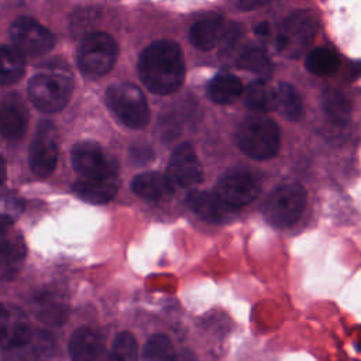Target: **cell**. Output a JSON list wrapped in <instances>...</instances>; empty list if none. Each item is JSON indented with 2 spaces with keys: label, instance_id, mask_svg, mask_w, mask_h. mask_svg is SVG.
<instances>
[{
  "label": "cell",
  "instance_id": "obj_1",
  "mask_svg": "<svg viewBox=\"0 0 361 361\" xmlns=\"http://www.w3.org/2000/svg\"><path fill=\"white\" fill-rule=\"evenodd\" d=\"M185 58L180 47L171 39L151 42L138 58V75L144 86L157 94H169L185 79Z\"/></svg>",
  "mask_w": 361,
  "mask_h": 361
},
{
  "label": "cell",
  "instance_id": "obj_2",
  "mask_svg": "<svg viewBox=\"0 0 361 361\" xmlns=\"http://www.w3.org/2000/svg\"><path fill=\"white\" fill-rule=\"evenodd\" d=\"M68 68L55 63L31 78L28 97L38 110L56 113L68 104L73 90V82Z\"/></svg>",
  "mask_w": 361,
  "mask_h": 361
},
{
  "label": "cell",
  "instance_id": "obj_3",
  "mask_svg": "<svg viewBox=\"0 0 361 361\" xmlns=\"http://www.w3.org/2000/svg\"><path fill=\"white\" fill-rule=\"evenodd\" d=\"M237 144L241 152L250 158L259 161L269 159L279 149V127L272 118L264 114L248 116L238 126Z\"/></svg>",
  "mask_w": 361,
  "mask_h": 361
},
{
  "label": "cell",
  "instance_id": "obj_4",
  "mask_svg": "<svg viewBox=\"0 0 361 361\" xmlns=\"http://www.w3.org/2000/svg\"><path fill=\"white\" fill-rule=\"evenodd\" d=\"M106 103L117 120L130 128H144L149 123V107L144 93L133 83L109 86Z\"/></svg>",
  "mask_w": 361,
  "mask_h": 361
},
{
  "label": "cell",
  "instance_id": "obj_5",
  "mask_svg": "<svg viewBox=\"0 0 361 361\" xmlns=\"http://www.w3.org/2000/svg\"><path fill=\"white\" fill-rule=\"evenodd\" d=\"M306 190L302 185H281L268 195L262 206L264 217L274 227H290L300 219L306 207Z\"/></svg>",
  "mask_w": 361,
  "mask_h": 361
},
{
  "label": "cell",
  "instance_id": "obj_6",
  "mask_svg": "<svg viewBox=\"0 0 361 361\" xmlns=\"http://www.w3.org/2000/svg\"><path fill=\"white\" fill-rule=\"evenodd\" d=\"M54 353L55 341L48 331L20 324L3 351V361H49Z\"/></svg>",
  "mask_w": 361,
  "mask_h": 361
},
{
  "label": "cell",
  "instance_id": "obj_7",
  "mask_svg": "<svg viewBox=\"0 0 361 361\" xmlns=\"http://www.w3.org/2000/svg\"><path fill=\"white\" fill-rule=\"evenodd\" d=\"M118 56L117 42L107 32L87 34L78 49V65L87 76H102L116 63Z\"/></svg>",
  "mask_w": 361,
  "mask_h": 361
},
{
  "label": "cell",
  "instance_id": "obj_8",
  "mask_svg": "<svg viewBox=\"0 0 361 361\" xmlns=\"http://www.w3.org/2000/svg\"><path fill=\"white\" fill-rule=\"evenodd\" d=\"M316 32V23L306 11L292 13L285 18L276 37V47L290 58L302 55L312 44Z\"/></svg>",
  "mask_w": 361,
  "mask_h": 361
},
{
  "label": "cell",
  "instance_id": "obj_9",
  "mask_svg": "<svg viewBox=\"0 0 361 361\" xmlns=\"http://www.w3.org/2000/svg\"><path fill=\"white\" fill-rule=\"evenodd\" d=\"M10 37L14 42V47L28 56H42L48 54L54 44L55 38L52 32L39 24L31 17H18L10 25Z\"/></svg>",
  "mask_w": 361,
  "mask_h": 361
},
{
  "label": "cell",
  "instance_id": "obj_10",
  "mask_svg": "<svg viewBox=\"0 0 361 361\" xmlns=\"http://www.w3.org/2000/svg\"><path fill=\"white\" fill-rule=\"evenodd\" d=\"M224 204L237 210L250 204L259 193V183L255 176L247 171H228L217 182L214 192Z\"/></svg>",
  "mask_w": 361,
  "mask_h": 361
},
{
  "label": "cell",
  "instance_id": "obj_11",
  "mask_svg": "<svg viewBox=\"0 0 361 361\" xmlns=\"http://www.w3.org/2000/svg\"><path fill=\"white\" fill-rule=\"evenodd\" d=\"M30 168L37 176H48L58 162L56 131L51 121H41L30 147Z\"/></svg>",
  "mask_w": 361,
  "mask_h": 361
},
{
  "label": "cell",
  "instance_id": "obj_12",
  "mask_svg": "<svg viewBox=\"0 0 361 361\" xmlns=\"http://www.w3.org/2000/svg\"><path fill=\"white\" fill-rule=\"evenodd\" d=\"M71 161L76 172L83 178H102L117 175V166L104 149L92 141L78 142L71 152Z\"/></svg>",
  "mask_w": 361,
  "mask_h": 361
},
{
  "label": "cell",
  "instance_id": "obj_13",
  "mask_svg": "<svg viewBox=\"0 0 361 361\" xmlns=\"http://www.w3.org/2000/svg\"><path fill=\"white\" fill-rule=\"evenodd\" d=\"M166 176L173 185L180 188H193L203 180L200 161L189 142L179 144L171 154Z\"/></svg>",
  "mask_w": 361,
  "mask_h": 361
},
{
  "label": "cell",
  "instance_id": "obj_14",
  "mask_svg": "<svg viewBox=\"0 0 361 361\" xmlns=\"http://www.w3.org/2000/svg\"><path fill=\"white\" fill-rule=\"evenodd\" d=\"M28 127V110L18 93H7L0 102V133L7 140H20Z\"/></svg>",
  "mask_w": 361,
  "mask_h": 361
},
{
  "label": "cell",
  "instance_id": "obj_15",
  "mask_svg": "<svg viewBox=\"0 0 361 361\" xmlns=\"http://www.w3.org/2000/svg\"><path fill=\"white\" fill-rule=\"evenodd\" d=\"M117 189V175L102 178H80L72 186V190L78 197L93 204H104L110 202L116 196Z\"/></svg>",
  "mask_w": 361,
  "mask_h": 361
},
{
  "label": "cell",
  "instance_id": "obj_16",
  "mask_svg": "<svg viewBox=\"0 0 361 361\" xmlns=\"http://www.w3.org/2000/svg\"><path fill=\"white\" fill-rule=\"evenodd\" d=\"M25 258V244L23 235L13 230L0 237V281L16 276Z\"/></svg>",
  "mask_w": 361,
  "mask_h": 361
},
{
  "label": "cell",
  "instance_id": "obj_17",
  "mask_svg": "<svg viewBox=\"0 0 361 361\" xmlns=\"http://www.w3.org/2000/svg\"><path fill=\"white\" fill-rule=\"evenodd\" d=\"M186 204L193 213L209 223H221L234 212L216 193L204 190H192L186 196Z\"/></svg>",
  "mask_w": 361,
  "mask_h": 361
},
{
  "label": "cell",
  "instance_id": "obj_18",
  "mask_svg": "<svg viewBox=\"0 0 361 361\" xmlns=\"http://www.w3.org/2000/svg\"><path fill=\"white\" fill-rule=\"evenodd\" d=\"M223 35V17L217 13H207L197 18L189 30V41L202 51L214 48Z\"/></svg>",
  "mask_w": 361,
  "mask_h": 361
},
{
  "label": "cell",
  "instance_id": "obj_19",
  "mask_svg": "<svg viewBox=\"0 0 361 361\" xmlns=\"http://www.w3.org/2000/svg\"><path fill=\"white\" fill-rule=\"evenodd\" d=\"M131 189L142 199L158 202L172 196L175 192V185L164 173L142 172L133 179Z\"/></svg>",
  "mask_w": 361,
  "mask_h": 361
},
{
  "label": "cell",
  "instance_id": "obj_20",
  "mask_svg": "<svg viewBox=\"0 0 361 361\" xmlns=\"http://www.w3.org/2000/svg\"><path fill=\"white\" fill-rule=\"evenodd\" d=\"M103 350V338L92 327L76 329L69 338V354L72 361H96Z\"/></svg>",
  "mask_w": 361,
  "mask_h": 361
},
{
  "label": "cell",
  "instance_id": "obj_21",
  "mask_svg": "<svg viewBox=\"0 0 361 361\" xmlns=\"http://www.w3.org/2000/svg\"><path fill=\"white\" fill-rule=\"evenodd\" d=\"M243 93L240 79L231 73H219L207 85V96L216 104H230Z\"/></svg>",
  "mask_w": 361,
  "mask_h": 361
},
{
  "label": "cell",
  "instance_id": "obj_22",
  "mask_svg": "<svg viewBox=\"0 0 361 361\" xmlns=\"http://www.w3.org/2000/svg\"><path fill=\"white\" fill-rule=\"evenodd\" d=\"M275 110L289 121H299L303 117V102L295 86L279 82L275 87Z\"/></svg>",
  "mask_w": 361,
  "mask_h": 361
},
{
  "label": "cell",
  "instance_id": "obj_23",
  "mask_svg": "<svg viewBox=\"0 0 361 361\" xmlns=\"http://www.w3.org/2000/svg\"><path fill=\"white\" fill-rule=\"evenodd\" d=\"M25 72L24 55L14 45H0V85L18 82Z\"/></svg>",
  "mask_w": 361,
  "mask_h": 361
},
{
  "label": "cell",
  "instance_id": "obj_24",
  "mask_svg": "<svg viewBox=\"0 0 361 361\" xmlns=\"http://www.w3.org/2000/svg\"><path fill=\"white\" fill-rule=\"evenodd\" d=\"M244 103L254 113L275 110V89L264 79H257L244 90Z\"/></svg>",
  "mask_w": 361,
  "mask_h": 361
},
{
  "label": "cell",
  "instance_id": "obj_25",
  "mask_svg": "<svg viewBox=\"0 0 361 361\" xmlns=\"http://www.w3.org/2000/svg\"><path fill=\"white\" fill-rule=\"evenodd\" d=\"M322 109L329 120L336 126H347L351 117L348 99L337 89H327L322 94Z\"/></svg>",
  "mask_w": 361,
  "mask_h": 361
},
{
  "label": "cell",
  "instance_id": "obj_26",
  "mask_svg": "<svg viewBox=\"0 0 361 361\" xmlns=\"http://www.w3.org/2000/svg\"><path fill=\"white\" fill-rule=\"evenodd\" d=\"M306 69L317 76H331L338 69V56L327 48H314L305 58Z\"/></svg>",
  "mask_w": 361,
  "mask_h": 361
},
{
  "label": "cell",
  "instance_id": "obj_27",
  "mask_svg": "<svg viewBox=\"0 0 361 361\" xmlns=\"http://www.w3.org/2000/svg\"><path fill=\"white\" fill-rule=\"evenodd\" d=\"M141 361H176L172 341L165 334H154L144 344Z\"/></svg>",
  "mask_w": 361,
  "mask_h": 361
},
{
  "label": "cell",
  "instance_id": "obj_28",
  "mask_svg": "<svg viewBox=\"0 0 361 361\" xmlns=\"http://www.w3.org/2000/svg\"><path fill=\"white\" fill-rule=\"evenodd\" d=\"M238 66L254 72L262 78H271L274 72V65L268 55L259 48H247L238 56Z\"/></svg>",
  "mask_w": 361,
  "mask_h": 361
},
{
  "label": "cell",
  "instance_id": "obj_29",
  "mask_svg": "<svg viewBox=\"0 0 361 361\" xmlns=\"http://www.w3.org/2000/svg\"><path fill=\"white\" fill-rule=\"evenodd\" d=\"M107 361H138V344L130 331H120L114 337Z\"/></svg>",
  "mask_w": 361,
  "mask_h": 361
},
{
  "label": "cell",
  "instance_id": "obj_30",
  "mask_svg": "<svg viewBox=\"0 0 361 361\" xmlns=\"http://www.w3.org/2000/svg\"><path fill=\"white\" fill-rule=\"evenodd\" d=\"M38 314L49 323H62L66 317V306L55 293L45 292L38 298Z\"/></svg>",
  "mask_w": 361,
  "mask_h": 361
},
{
  "label": "cell",
  "instance_id": "obj_31",
  "mask_svg": "<svg viewBox=\"0 0 361 361\" xmlns=\"http://www.w3.org/2000/svg\"><path fill=\"white\" fill-rule=\"evenodd\" d=\"M8 312L7 309L0 303V343L4 340L8 329Z\"/></svg>",
  "mask_w": 361,
  "mask_h": 361
},
{
  "label": "cell",
  "instance_id": "obj_32",
  "mask_svg": "<svg viewBox=\"0 0 361 361\" xmlns=\"http://www.w3.org/2000/svg\"><path fill=\"white\" fill-rule=\"evenodd\" d=\"M254 31L259 37H268L271 34V25L268 21H261L254 27Z\"/></svg>",
  "mask_w": 361,
  "mask_h": 361
},
{
  "label": "cell",
  "instance_id": "obj_33",
  "mask_svg": "<svg viewBox=\"0 0 361 361\" xmlns=\"http://www.w3.org/2000/svg\"><path fill=\"white\" fill-rule=\"evenodd\" d=\"M6 175H7L6 162H4V159L0 157V186L4 183V180H6Z\"/></svg>",
  "mask_w": 361,
  "mask_h": 361
},
{
  "label": "cell",
  "instance_id": "obj_34",
  "mask_svg": "<svg viewBox=\"0 0 361 361\" xmlns=\"http://www.w3.org/2000/svg\"><path fill=\"white\" fill-rule=\"evenodd\" d=\"M264 3H255V1H240V3H235V6L241 7V8H252V7H257V6H262Z\"/></svg>",
  "mask_w": 361,
  "mask_h": 361
}]
</instances>
